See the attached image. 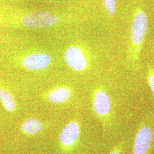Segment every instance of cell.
<instances>
[{
  "instance_id": "obj_1",
  "label": "cell",
  "mask_w": 154,
  "mask_h": 154,
  "mask_svg": "<svg viewBox=\"0 0 154 154\" xmlns=\"http://www.w3.org/2000/svg\"><path fill=\"white\" fill-rule=\"evenodd\" d=\"M147 23L146 13L142 9L138 10L132 20L130 43L128 50V58L132 64H135L139 60L147 32Z\"/></svg>"
},
{
  "instance_id": "obj_2",
  "label": "cell",
  "mask_w": 154,
  "mask_h": 154,
  "mask_svg": "<svg viewBox=\"0 0 154 154\" xmlns=\"http://www.w3.org/2000/svg\"><path fill=\"white\" fill-rule=\"evenodd\" d=\"M17 64L24 70L32 72H42L53 66V56L43 50H30L17 58Z\"/></svg>"
},
{
  "instance_id": "obj_3",
  "label": "cell",
  "mask_w": 154,
  "mask_h": 154,
  "mask_svg": "<svg viewBox=\"0 0 154 154\" xmlns=\"http://www.w3.org/2000/svg\"><path fill=\"white\" fill-rule=\"evenodd\" d=\"M60 19L47 11H35L21 17L13 26L29 29H44L54 27Z\"/></svg>"
},
{
  "instance_id": "obj_4",
  "label": "cell",
  "mask_w": 154,
  "mask_h": 154,
  "mask_svg": "<svg viewBox=\"0 0 154 154\" xmlns=\"http://www.w3.org/2000/svg\"><path fill=\"white\" fill-rule=\"evenodd\" d=\"M63 57L66 66L72 71L83 72L88 67V55L80 45L72 44L68 46L64 51Z\"/></svg>"
},
{
  "instance_id": "obj_5",
  "label": "cell",
  "mask_w": 154,
  "mask_h": 154,
  "mask_svg": "<svg viewBox=\"0 0 154 154\" xmlns=\"http://www.w3.org/2000/svg\"><path fill=\"white\" fill-rule=\"evenodd\" d=\"M153 137V132L150 127L144 125L140 127L136 134L133 154H147L151 146Z\"/></svg>"
},
{
  "instance_id": "obj_6",
  "label": "cell",
  "mask_w": 154,
  "mask_h": 154,
  "mask_svg": "<svg viewBox=\"0 0 154 154\" xmlns=\"http://www.w3.org/2000/svg\"><path fill=\"white\" fill-rule=\"evenodd\" d=\"M80 132V127L77 122H69L59 135V140L62 147L66 149H72L79 137Z\"/></svg>"
},
{
  "instance_id": "obj_7",
  "label": "cell",
  "mask_w": 154,
  "mask_h": 154,
  "mask_svg": "<svg viewBox=\"0 0 154 154\" xmlns=\"http://www.w3.org/2000/svg\"><path fill=\"white\" fill-rule=\"evenodd\" d=\"M93 106L95 114L104 117L110 113L111 105L110 97L104 90L98 88L94 94Z\"/></svg>"
},
{
  "instance_id": "obj_8",
  "label": "cell",
  "mask_w": 154,
  "mask_h": 154,
  "mask_svg": "<svg viewBox=\"0 0 154 154\" xmlns=\"http://www.w3.org/2000/svg\"><path fill=\"white\" fill-rule=\"evenodd\" d=\"M72 90L66 86H58L48 92L46 98L50 103L61 104L67 102L71 98Z\"/></svg>"
},
{
  "instance_id": "obj_9",
  "label": "cell",
  "mask_w": 154,
  "mask_h": 154,
  "mask_svg": "<svg viewBox=\"0 0 154 154\" xmlns=\"http://www.w3.org/2000/svg\"><path fill=\"white\" fill-rule=\"evenodd\" d=\"M0 102L7 111L12 112L17 109V103L13 95L7 89L0 86Z\"/></svg>"
},
{
  "instance_id": "obj_10",
  "label": "cell",
  "mask_w": 154,
  "mask_h": 154,
  "mask_svg": "<svg viewBox=\"0 0 154 154\" xmlns=\"http://www.w3.org/2000/svg\"><path fill=\"white\" fill-rule=\"evenodd\" d=\"M42 128V122L35 118L27 119L22 123L21 125L22 131L27 135H31L38 133Z\"/></svg>"
},
{
  "instance_id": "obj_11",
  "label": "cell",
  "mask_w": 154,
  "mask_h": 154,
  "mask_svg": "<svg viewBox=\"0 0 154 154\" xmlns=\"http://www.w3.org/2000/svg\"><path fill=\"white\" fill-rule=\"evenodd\" d=\"M103 4L108 14L113 16L116 11V0H103Z\"/></svg>"
},
{
  "instance_id": "obj_12",
  "label": "cell",
  "mask_w": 154,
  "mask_h": 154,
  "mask_svg": "<svg viewBox=\"0 0 154 154\" xmlns=\"http://www.w3.org/2000/svg\"><path fill=\"white\" fill-rule=\"evenodd\" d=\"M147 79L154 98V67L151 65L147 67Z\"/></svg>"
},
{
  "instance_id": "obj_13",
  "label": "cell",
  "mask_w": 154,
  "mask_h": 154,
  "mask_svg": "<svg viewBox=\"0 0 154 154\" xmlns=\"http://www.w3.org/2000/svg\"><path fill=\"white\" fill-rule=\"evenodd\" d=\"M109 154H119V150L118 149H116L114 151H111Z\"/></svg>"
}]
</instances>
